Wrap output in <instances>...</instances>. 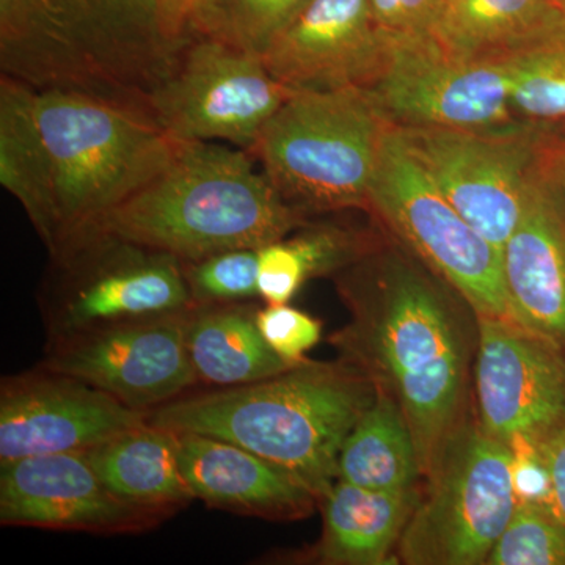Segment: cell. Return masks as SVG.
Instances as JSON below:
<instances>
[{
  "label": "cell",
  "instance_id": "obj_30",
  "mask_svg": "<svg viewBox=\"0 0 565 565\" xmlns=\"http://www.w3.org/2000/svg\"><path fill=\"white\" fill-rule=\"evenodd\" d=\"M310 0H215L206 32L262 55Z\"/></svg>",
  "mask_w": 565,
  "mask_h": 565
},
{
  "label": "cell",
  "instance_id": "obj_15",
  "mask_svg": "<svg viewBox=\"0 0 565 565\" xmlns=\"http://www.w3.org/2000/svg\"><path fill=\"white\" fill-rule=\"evenodd\" d=\"M145 422V412L39 366L0 384V463L88 451Z\"/></svg>",
  "mask_w": 565,
  "mask_h": 565
},
{
  "label": "cell",
  "instance_id": "obj_39",
  "mask_svg": "<svg viewBox=\"0 0 565 565\" xmlns=\"http://www.w3.org/2000/svg\"><path fill=\"white\" fill-rule=\"evenodd\" d=\"M559 125H565V122H559Z\"/></svg>",
  "mask_w": 565,
  "mask_h": 565
},
{
  "label": "cell",
  "instance_id": "obj_24",
  "mask_svg": "<svg viewBox=\"0 0 565 565\" xmlns=\"http://www.w3.org/2000/svg\"><path fill=\"white\" fill-rule=\"evenodd\" d=\"M35 88L0 77V184L17 199L47 252L57 247V217L35 114Z\"/></svg>",
  "mask_w": 565,
  "mask_h": 565
},
{
  "label": "cell",
  "instance_id": "obj_2",
  "mask_svg": "<svg viewBox=\"0 0 565 565\" xmlns=\"http://www.w3.org/2000/svg\"><path fill=\"white\" fill-rule=\"evenodd\" d=\"M374 394L371 379L351 363L307 359L255 384L184 394L148 412L147 422L243 446L299 479L321 503L338 481L345 438Z\"/></svg>",
  "mask_w": 565,
  "mask_h": 565
},
{
  "label": "cell",
  "instance_id": "obj_20",
  "mask_svg": "<svg viewBox=\"0 0 565 565\" xmlns=\"http://www.w3.org/2000/svg\"><path fill=\"white\" fill-rule=\"evenodd\" d=\"M415 489L386 492L337 481L321 500L322 535L313 548L319 564L384 565L397 546L422 498Z\"/></svg>",
  "mask_w": 565,
  "mask_h": 565
},
{
  "label": "cell",
  "instance_id": "obj_34",
  "mask_svg": "<svg viewBox=\"0 0 565 565\" xmlns=\"http://www.w3.org/2000/svg\"><path fill=\"white\" fill-rule=\"evenodd\" d=\"M444 0H370L375 28L384 35L429 31Z\"/></svg>",
  "mask_w": 565,
  "mask_h": 565
},
{
  "label": "cell",
  "instance_id": "obj_38",
  "mask_svg": "<svg viewBox=\"0 0 565 565\" xmlns=\"http://www.w3.org/2000/svg\"><path fill=\"white\" fill-rule=\"evenodd\" d=\"M556 3H559L561 7L565 9V0H555Z\"/></svg>",
  "mask_w": 565,
  "mask_h": 565
},
{
  "label": "cell",
  "instance_id": "obj_17",
  "mask_svg": "<svg viewBox=\"0 0 565 565\" xmlns=\"http://www.w3.org/2000/svg\"><path fill=\"white\" fill-rule=\"evenodd\" d=\"M291 92L370 88L385 58L370 0H310L262 54Z\"/></svg>",
  "mask_w": 565,
  "mask_h": 565
},
{
  "label": "cell",
  "instance_id": "obj_19",
  "mask_svg": "<svg viewBox=\"0 0 565 565\" xmlns=\"http://www.w3.org/2000/svg\"><path fill=\"white\" fill-rule=\"evenodd\" d=\"M181 471L207 508L270 522L313 514L318 497L303 482L243 446L211 435L174 433Z\"/></svg>",
  "mask_w": 565,
  "mask_h": 565
},
{
  "label": "cell",
  "instance_id": "obj_23",
  "mask_svg": "<svg viewBox=\"0 0 565 565\" xmlns=\"http://www.w3.org/2000/svg\"><path fill=\"white\" fill-rule=\"evenodd\" d=\"M256 311L248 302L204 305L189 311L185 348L199 384L232 388L291 367L264 340Z\"/></svg>",
  "mask_w": 565,
  "mask_h": 565
},
{
  "label": "cell",
  "instance_id": "obj_32",
  "mask_svg": "<svg viewBox=\"0 0 565 565\" xmlns=\"http://www.w3.org/2000/svg\"><path fill=\"white\" fill-rule=\"evenodd\" d=\"M98 6L126 35L131 36L145 50L170 57L180 50L163 21L159 0H96Z\"/></svg>",
  "mask_w": 565,
  "mask_h": 565
},
{
  "label": "cell",
  "instance_id": "obj_8",
  "mask_svg": "<svg viewBox=\"0 0 565 565\" xmlns=\"http://www.w3.org/2000/svg\"><path fill=\"white\" fill-rule=\"evenodd\" d=\"M516 508L509 446L471 414L449 438L408 520L397 561L408 565H481Z\"/></svg>",
  "mask_w": 565,
  "mask_h": 565
},
{
  "label": "cell",
  "instance_id": "obj_36",
  "mask_svg": "<svg viewBox=\"0 0 565 565\" xmlns=\"http://www.w3.org/2000/svg\"><path fill=\"white\" fill-rule=\"evenodd\" d=\"M537 445L552 481L553 509L565 523V422L537 440Z\"/></svg>",
  "mask_w": 565,
  "mask_h": 565
},
{
  "label": "cell",
  "instance_id": "obj_7",
  "mask_svg": "<svg viewBox=\"0 0 565 565\" xmlns=\"http://www.w3.org/2000/svg\"><path fill=\"white\" fill-rule=\"evenodd\" d=\"M0 70L36 90L77 88L143 106L163 74L96 0H0Z\"/></svg>",
  "mask_w": 565,
  "mask_h": 565
},
{
  "label": "cell",
  "instance_id": "obj_6",
  "mask_svg": "<svg viewBox=\"0 0 565 565\" xmlns=\"http://www.w3.org/2000/svg\"><path fill=\"white\" fill-rule=\"evenodd\" d=\"M40 307L50 343L195 305L177 256L92 225L50 252Z\"/></svg>",
  "mask_w": 565,
  "mask_h": 565
},
{
  "label": "cell",
  "instance_id": "obj_11",
  "mask_svg": "<svg viewBox=\"0 0 565 565\" xmlns=\"http://www.w3.org/2000/svg\"><path fill=\"white\" fill-rule=\"evenodd\" d=\"M542 126L396 128L438 191L501 253L525 211Z\"/></svg>",
  "mask_w": 565,
  "mask_h": 565
},
{
  "label": "cell",
  "instance_id": "obj_26",
  "mask_svg": "<svg viewBox=\"0 0 565 565\" xmlns=\"http://www.w3.org/2000/svg\"><path fill=\"white\" fill-rule=\"evenodd\" d=\"M381 236L337 223L308 221L299 230L258 248L259 299L289 303L308 280L333 277L364 255Z\"/></svg>",
  "mask_w": 565,
  "mask_h": 565
},
{
  "label": "cell",
  "instance_id": "obj_27",
  "mask_svg": "<svg viewBox=\"0 0 565 565\" xmlns=\"http://www.w3.org/2000/svg\"><path fill=\"white\" fill-rule=\"evenodd\" d=\"M512 111L537 125L565 122V24L505 58Z\"/></svg>",
  "mask_w": 565,
  "mask_h": 565
},
{
  "label": "cell",
  "instance_id": "obj_21",
  "mask_svg": "<svg viewBox=\"0 0 565 565\" xmlns=\"http://www.w3.org/2000/svg\"><path fill=\"white\" fill-rule=\"evenodd\" d=\"M84 455L126 503L170 519L195 500L182 476L173 430L145 422Z\"/></svg>",
  "mask_w": 565,
  "mask_h": 565
},
{
  "label": "cell",
  "instance_id": "obj_4",
  "mask_svg": "<svg viewBox=\"0 0 565 565\" xmlns=\"http://www.w3.org/2000/svg\"><path fill=\"white\" fill-rule=\"evenodd\" d=\"M33 114L62 239L95 225L172 159L181 141L147 107L77 88H44ZM57 244V245H58Z\"/></svg>",
  "mask_w": 565,
  "mask_h": 565
},
{
  "label": "cell",
  "instance_id": "obj_5",
  "mask_svg": "<svg viewBox=\"0 0 565 565\" xmlns=\"http://www.w3.org/2000/svg\"><path fill=\"white\" fill-rule=\"evenodd\" d=\"M392 126L366 88L291 92L250 154L278 195L307 217L367 211Z\"/></svg>",
  "mask_w": 565,
  "mask_h": 565
},
{
  "label": "cell",
  "instance_id": "obj_25",
  "mask_svg": "<svg viewBox=\"0 0 565 565\" xmlns=\"http://www.w3.org/2000/svg\"><path fill=\"white\" fill-rule=\"evenodd\" d=\"M338 481L386 492L423 484L418 451L403 408L382 390L375 388L373 403L345 438L338 457Z\"/></svg>",
  "mask_w": 565,
  "mask_h": 565
},
{
  "label": "cell",
  "instance_id": "obj_31",
  "mask_svg": "<svg viewBox=\"0 0 565 565\" xmlns=\"http://www.w3.org/2000/svg\"><path fill=\"white\" fill-rule=\"evenodd\" d=\"M256 326L270 349L291 366L305 362L322 338V322L288 303L258 308Z\"/></svg>",
  "mask_w": 565,
  "mask_h": 565
},
{
  "label": "cell",
  "instance_id": "obj_37",
  "mask_svg": "<svg viewBox=\"0 0 565 565\" xmlns=\"http://www.w3.org/2000/svg\"><path fill=\"white\" fill-rule=\"evenodd\" d=\"M539 166L565 192V125L542 126Z\"/></svg>",
  "mask_w": 565,
  "mask_h": 565
},
{
  "label": "cell",
  "instance_id": "obj_35",
  "mask_svg": "<svg viewBox=\"0 0 565 565\" xmlns=\"http://www.w3.org/2000/svg\"><path fill=\"white\" fill-rule=\"evenodd\" d=\"M163 21L178 43L206 32L215 0H159Z\"/></svg>",
  "mask_w": 565,
  "mask_h": 565
},
{
  "label": "cell",
  "instance_id": "obj_10",
  "mask_svg": "<svg viewBox=\"0 0 565 565\" xmlns=\"http://www.w3.org/2000/svg\"><path fill=\"white\" fill-rule=\"evenodd\" d=\"M289 93L262 55L196 35L148 90L145 106L178 141H225L250 152Z\"/></svg>",
  "mask_w": 565,
  "mask_h": 565
},
{
  "label": "cell",
  "instance_id": "obj_18",
  "mask_svg": "<svg viewBox=\"0 0 565 565\" xmlns=\"http://www.w3.org/2000/svg\"><path fill=\"white\" fill-rule=\"evenodd\" d=\"M501 262L509 318L565 353V192L541 166Z\"/></svg>",
  "mask_w": 565,
  "mask_h": 565
},
{
  "label": "cell",
  "instance_id": "obj_3",
  "mask_svg": "<svg viewBox=\"0 0 565 565\" xmlns=\"http://www.w3.org/2000/svg\"><path fill=\"white\" fill-rule=\"evenodd\" d=\"M307 222L250 152L217 141H181L162 170L95 225L192 262L262 248Z\"/></svg>",
  "mask_w": 565,
  "mask_h": 565
},
{
  "label": "cell",
  "instance_id": "obj_33",
  "mask_svg": "<svg viewBox=\"0 0 565 565\" xmlns=\"http://www.w3.org/2000/svg\"><path fill=\"white\" fill-rule=\"evenodd\" d=\"M508 446L511 452L512 484L516 503L546 505L553 509L552 481L537 440L515 437Z\"/></svg>",
  "mask_w": 565,
  "mask_h": 565
},
{
  "label": "cell",
  "instance_id": "obj_16",
  "mask_svg": "<svg viewBox=\"0 0 565 565\" xmlns=\"http://www.w3.org/2000/svg\"><path fill=\"white\" fill-rule=\"evenodd\" d=\"M169 516L126 503L84 452L0 463V525L98 535L141 534Z\"/></svg>",
  "mask_w": 565,
  "mask_h": 565
},
{
  "label": "cell",
  "instance_id": "obj_13",
  "mask_svg": "<svg viewBox=\"0 0 565 565\" xmlns=\"http://www.w3.org/2000/svg\"><path fill=\"white\" fill-rule=\"evenodd\" d=\"M189 311L50 341L40 366L79 379L148 414L199 385L185 348Z\"/></svg>",
  "mask_w": 565,
  "mask_h": 565
},
{
  "label": "cell",
  "instance_id": "obj_22",
  "mask_svg": "<svg viewBox=\"0 0 565 565\" xmlns=\"http://www.w3.org/2000/svg\"><path fill=\"white\" fill-rule=\"evenodd\" d=\"M563 24L555 0H444L427 32L460 57L505 61Z\"/></svg>",
  "mask_w": 565,
  "mask_h": 565
},
{
  "label": "cell",
  "instance_id": "obj_14",
  "mask_svg": "<svg viewBox=\"0 0 565 565\" xmlns=\"http://www.w3.org/2000/svg\"><path fill=\"white\" fill-rule=\"evenodd\" d=\"M473 414L508 445L541 440L565 422V353L512 318L478 316Z\"/></svg>",
  "mask_w": 565,
  "mask_h": 565
},
{
  "label": "cell",
  "instance_id": "obj_12",
  "mask_svg": "<svg viewBox=\"0 0 565 565\" xmlns=\"http://www.w3.org/2000/svg\"><path fill=\"white\" fill-rule=\"evenodd\" d=\"M384 36V65L366 90L392 125L494 129L520 121L505 61L460 57L429 32Z\"/></svg>",
  "mask_w": 565,
  "mask_h": 565
},
{
  "label": "cell",
  "instance_id": "obj_28",
  "mask_svg": "<svg viewBox=\"0 0 565 565\" xmlns=\"http://www.w3.org/2000/svg\"><path fill=\"white\" fill-rule=\"evenodd\" d=\"M486 565H565V523L552 508L516 503Z\"/></svg>",
  "mask_w": 565,
  "mask_h": 565
},
{
  "label": "cell",
  "instance_id": "obj_29",
  "mask_svg": "<svg viewBox=\"0 0 565 565\" xmlns=\"http://www.w3.org/2000/svg\"><path fill=\"white\" fill-rule=\"evenodd\" d=\"M181 264L195 307L244 303L259 297L258 248H236Z\"/></svg>",
  "mask_w": 565,
  "mask_h": 565
},
{
  "label": "cell",
  "instance_id": "obj_1",
  "mask_svg": "<svg viewBox=\"0 0 565 565\" xmlns=\"http://www.w3.org/2000/svg\"><path fill=\"white\" fill-rule=\"evenodd\" d=\"M333 280L351 318L330 343L403 408L424 479L473 414L478 313L394 237Z\"/></svg>",
  "mask_w": 565,
  "mask_h": 565
},
{
  "label": "cell",
  "instance_id": "obj_9",
  "mask_svg": "<svg viewBox=\"0 0 565 565\" xmlns=\"http://www.w3.org/2000/svg\"><path fill=\"white\" fill-rule=\"evenodd\" d=\"M367 211L478 316L509 318L501 253L438 191L394 125L382 145Z\"/></svg>",
  "mask_w": 565,
  "mask_h": 565
}]
</instances>
